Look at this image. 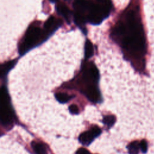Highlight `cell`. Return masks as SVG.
<instances>
[{
  "mask_svg": "<svg viewBox=\"0 0 154 154\" xmlns=\"http://www.w3.org/2000/svg\"><path fill=\"white\" fill-rule=\"evenodd\" d=\"M122 20L115 27L114 33L121 39L124 50L139 66L145 65L146 43L138 6L129 8Z\"/></svg>",
  "mask_w": 154,
  "mask_h": 154,
  "instance_id": "6da1fadb",
  "label": "cell"
},
{
  "mask_svg": "<svg viewBox=\"0 0 154 154\" xmlns=\"http://www.w3.org/2000/svg\"><path fill=\"white\" fill-rule=\"evenodd\" d=\"M41 28L34 24L29 27L24 36V40L20 43L19 47V53L20 55L25 54L31 49L34 48L43 40L45 37H48L47 35H44Z\"/></svg>",
  "mask_w": 154,
  "mask_h": 154,
  "instance_id": "7a4b0ae2",
  "label": "cell"
},
{
  "mask_svg": "<svg viewBox=\"0 0 154 154\" xmlns=\"http://www.w3.org/2000/svg\"><path fill=\"white\" fill-rule=\"evenodd\" d=\"M110 10L111 9L100 4H93L87 14V20L93 25H99L108 16Z\"/></svg>",
  "mask_w": 154,
  "mask_h": 154,
  "instance_id": "3957f363",
  "label": "cell"
},
{
  "mask_svg": "<svg viewBox=\"0 0 154 154\" xmlns=\"http://www.w3.org/2000/svg\"><path fill=\"white\" fill-rule=\"evenodd\" d=\"M10 99L5 87H2L1 91V120L4 125L9 126L13 122V112L9 106Z\"/></svg>",
  "mask_w": 154,
  "mask_h": 154,
  "instance_id": "277c9868",
  "label": "cell"
},
{
  "mask_svg": "<svg viewBox=\"0 0 154 154\" xmlns=\"http://www.w3.org/2000/svg\"><path fill=\"white\" fill-rule=\"evenodd\" d=\"M82 79L84 82L88 85L97 84L99 79V74L95 65L93 63H89L82 71Z\"/></svg>",
  "mask_w": 154,
  "mask_h": 154,
  "instance_id": "5b68a950",
  "label": "cell"
},
{
  "mask_svg": "<svg viewBox=\"0 0 154 154\" xmlns=\"http://www.w3.org/2000/svg\"><path fill=\"white\" fill-rule=\"evenodd\" d=\"M82 93L85 95L88 99L92 102H99L101 100L100 92L96 84L88 85L82 91Z\"/></svg>",
  "mask_w": 154,
  "mask_h": 154,
  "instance_id": "8992f818",
  "label": "cell"
},
{
  "mask_svg": "<svg viewBox=\"0 0 154 154\" xmlns=\"http://www.w3.org/2000/svg\"><path fill=\"white\" fill-rule=\"evenodd\" d=\"M93 4L92 2L88 0H76L74 3L75 13L85 16L86 13H89Z\"/></svg>",
  "mask_w": 154,
  "mask_h": 154,
  "instance_id": "52a82bcc",
  "label": "cell"
},
{
  "mask_svg": "<svg viewBox=\"0 0 154 154\" xmlns=\"http://www.w3.org/2000/svg\"><path fill=\"white\" fill-rule=\"evenodd\" d=\"M61 25V23L60 20H58L54 16H51L43 25L44 31L50 35V34L53 33V32L55 31Z\"/></svg>",
  "mask_w": 154,
  "mask_h": 154,
  "instance_id": "ba28073f",
  "label": "cell"
},
{
  "mask_svg": "<svg viewBox=\"0 0 154 154\" xmlns=\"http://www.w3.org/2000/svg\"><path fill=\"white\" fill-rule=\"evenodd\" d=\"M56 10L57 13L60 15L62 16L64 19L67 21V23L69 24L72 16V13L69 9L65 4H60L56 6Z\"/></svg>",
  "mask_w": 154,
  "mask_h": 154,
  "instance_id": "9c48e42d",
  "label": "cell"
},
{
  "mask_svg": "<svg viewBox=\"0 0 154 154\" xmlns=\"http://www.w3.org/2000/svg\"><path fill=\"white\" fill-rule=\"evenodd\" d=\"M95 138L94 135L92 134L91 131H85L82 133L79 137V141L83 145L88 146L89 145Z\"/></svg>",
  "mask_w": 154,
  "mask_h": 154,
  "instance_id": "30bf717a",
  "label": "cell"
},
{
  "mask_svg": "<svg viewBox=\"0 0 154 154\" xmlns=\"http://www.w3.org/2000/svg\"><path fill=\"white\" fill-rule=\"evenodd\" d=\"M32 147L36 154H48V150L45 145L39 142H33Z\"/></svg>",
  "mask_w": 154,
  "mask_h": 154,
  "instance_id": "8fae6325",
  "label": "cell"
},
{
  "mask_svg": "<svg viewBox=\"0 0 154 154\" xmlns=\"http://www.w3.org/2000/svg\"><path fill=\"white\" fill-rule=\"evenodd\" d=\"M94 54V48L92 43L89 40H86L84 45V55L85 58H91Z\"/></svg>",
  "mask_w": 154,
  "mask_h": 154,
  "instance_id": "7c38bea8",
  "label": "cell"
},
{
  "mask_svg": "<svg viewBox=\"0 0 154 154\" xmlns=\"http://www.w3.org/2000/svg\"><path fill=\"white\" fill-rule=\"evenodd\" d=\"M16 63V61L12 60L10 61H8L4 64L2 65L1 66V75L3 77H5L7 75L8 72L10 71L11 69H12Z\"/></svg>",
  "mask_w": 154,
  "mask_h": 154,
  "instance_id": "4fadbf2b",
  "label": "cell"
},
{
  "mask_svg": "<svg viewBox=\"0 0 154 154\" xmlns=\"http://www.w3.org/2000/svg\"><path fill=\"white\" fill-rule=\"evenodd\" d=\"M55 97L59 102L62 104L68 102L74 98L73 96L69 95L65 93H57L55 95Z\"/></svg>",
  "mask_w": 154,
  "mask_h": 154,
  "instance_id": "5bb4252c",
  "label": "cell"
},
{
  "mask_svg": "<svg viewBox=\"0 0 154 154\" xmlns=\"http://www.w3.org/2000/svg\"><path fill=\"white\" fill-rule=\"evenodd\" d=\"M140 148V144L137 142H132L128 147L129 154H139Z\"/></svg>",
  "mask_w": 154,
  "mask_h": 154,
  "instance_id": "9a60e30c",
  "label": "cell"
},
{
  "mask_svg": "<svg viewBox=\"0 0 154 154\" xmlns=\"http://www.w3.org/2000/svg\"><path fill=\"white\" fill-rule=\"evenodd\" d=\"M102 122L107 126L111 127L115 124L116 122V118L113 115H108L104 118Z\"/></svg>",
  "mask_w": 154,
  "mask_h": 154,
  "instance_id": "2e32d148",
  "label": "cell"
},
{
  "mask_svg": "<svg viewBox=\"0 0 154 154\" xmlns=\"http://www.w3.org/2000/svg\"><path fill=\"white\" fill-rule=\"evenodd\" d=\"M99 3L109 9L112 8V3L111 0H97Z\"/></svg>",
  "mask_w": 154,
  "mask_h": 154,
  "instance_id": "e0dca14e",
  "label": "cell"
},
{
  "mask_svg": "<svg viewBox=\"0 0 154 154\" xmlns=\"http://www.w3.org/2000/svg\"><path fill=\"white\" fill-rule=\"evenodd\" d=\"M90 131L92 132V134L94 135V136L95 137L99 136L100 135V134L101 133V129L98 126H93L92 128L91 129Z\"/></svg>",
  "mask_w": 154,
  "mask_h": 154,
  "instance_id": "ac0fdd59",
  "label": "cell"
},
{
  "mask_svg": "<svg viewBox=\"0 0 154 154\" xmlns=\"http://www.w3.org/2000/svg\"><path fill=\"white\" fill-rule=\"evenodd\" d=\"M69 111L71 112V113L73 114V115H78L79 113V108L78 107L75 105V104H73V105H71L69 108Z\"/></svg>",
  "mask_w": 154,
  "mask_h": 154,
  "instance_id": "d6986e66",
  "label": "cell"
},
{
  "mask_svg": "<svg viewBox=\"0 0 154 154\" xmlns=\"http://www.w3.org/2000/svg\"><path fill=\"white\" fill-rule=\"evenodd\" d=\"M140 147L142 152L145 153L147 150V145L145 140H142L140 143Z\"/></svg>",
  "mask_w": 154,
  "mask_h": 154,
  "instance_id": "ffe728a7",
  "label": "cell"
},
{
  "mask_svg": "<svg viewBox=\"0 0 154 154\" xmlns=\"http://www.w3.org/2000/svg\"><path fill=\"white\" fill-rule=\"evenodd\" d=\"M76 154H91L90 152L84 148H81L77 150Z\"/></svg>",
  "mask_w": 154,
  "mask_h": 154,
  "instance_id": "44dd1931",
  "label": "cell"
},
{
  "mask_svg": "<svg viewBox=\"0 0 154 154\" xmlns=\"http://www.w3.org/2000/svg\"><path fill=\"white\" fill-rule=\"evenodd\" d=\"M50 1L51 2V3H55L57 0H50Z\"/></svg>",
  "mask_w": 154,
  "mask_h": 154,
  "instance_id": "7402d4cb",
  "label": "cell"
}]
</instances>
